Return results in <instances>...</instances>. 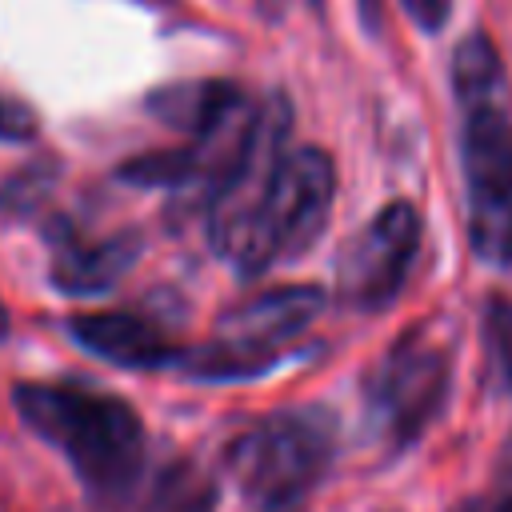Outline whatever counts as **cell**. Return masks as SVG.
<instances>
[{"instance_id": "cell-1", "label": "cell", "mask_w": 512, "mask_h": 512, "mask_svg": "<svg viewBox=\"0 0 512 512\" xmlns=\"http://www.w3.org/2000/svg\"><path fill=\"white\" fill-rule=\"evenodd\" d=\"M20 420L52 444L100 500H124L144 476V424L116 392L76 380H24L12 388Z\"/></svg>"}, {"instance_id": "cell-2", "label": "cell", "mask_w": 512, "mask_h": 512, "mask_svg": "<svg viewBox=\"0 0 512 512\" xmlns=\"http://www.w3.org/2000/svg\"><path fill=\"white\" fill-rule=\"evenodd\" d=\"M332 196V156L324 148H296L272 164L260 196L212 212V244L240 276H260L276 260H292L316 244L328 224Z\"/></svg>"}, {"instance_id": "cell-3", "label": "cell", "mask_w": 512, "mask_h": 512, "mask_svg": "<svg viewBox=\"0 0 512 512\" xmlns=\"http://www.w3.org/2000/svg\"><path fill=\"white\" fill-rule=\"evenodd\" d=\"M336 456L332 420L320 408L272 412L240 428L224 464L252 512H304Z\"/></svg>"}, {"instance_id": "cell-4", "label": "cell", "mask_w": 512, "mask_h": 512, "mask_svg": "<svg viewBox=\"0 0 512 512\" xmlns=\"http://www.w3.org/2000/svg\"><path fill=\"white\" fill-rule=\"evenodd\" d=\"M324 292L316 284H284L256 292L228 308L216 324V336L196 352H184V372L208 384L252 380L272 372L288 348L316 324L324 312Z\"/></svg>"}, {"instance_id": "cell-5", "label": "cell", "mask_w": 512, "mask_h": 512, "mask_svg": "<svg viewBox=\"0 0 512 512\" xmlns=\"http://www.w3.org/2000/svg\"><path fill=\"white\" fill-rule=\"evenodd\" d=\"M452 388V352L432 324L408 328L364 376V404L384 448L404 452L440 416Z\"/></svg>"}, {"instance_id": "cell-6", "label": "cell", "mask_w": 512, "mask_h": 512, "mask_svg": "<svg viewBox=\"0 0 512 512\" xmlns=\"http://www.w3.org/2000/svg\"><path fill=\"white\" fill-rule=\"evenodd\" d=\"M464 196L468 240L484 264H512V120L492 96L464 100Z\"/></svg>"}, {"instance_id": "cell-7", "label": "cell", "mask_w": 512, "mask_h": 512, "mask_svg": "<svg viewBox=\"0 0 512 512\" xmlns=\"http://www.w3.org/2000/svg\"><path fill=\"white\" fill-rule=\"evenodd\" d=\"M420 252V212L404 200L384 204L336 264V292L364 312L388 308Z\"/></svg>"}, {"instance_id": "cell-8", "label": "cell", "mask_w": 512, "mask_h": 512, "mask_svg": "<svg viewBox=\"0 0 512 512\" xmlns=\"http://www.w3.org/2000/svg\"><path fill=\"white\" fill-rule=\"evenodd\" d=\"M72 340L116 368H168L184 360V344L140 312H84L68 324Z\"/></svg>"}, {"instance_id": "cell-9", "label": "cell", "mask_w": 512, "mask_h": 512, "mask_svg": "<svg viewBox=\"0 0 512 512\" xmlns=\"http://www.w3.org/2000/svg\"><path fill=\"white\" fill-rule=\"evenodd\" d=\"M144 248L140 232H116L104 240H68L52 260V284L64 296H96L124 280Z\"/></svg>"}, {"instance_id": "cell-10", "label": "cell", "mask_w": 512, "mask_h": 512, "mask_svg": "<svg viewBox=\"0 0 512 512\" xmlns=\"http://www.w3.org/2000/svg\"><path fill=\"white\" fill-rule=\"evenodd\" d=\"M244 104V92L232 80H192V84H168L148 96V112L188 136L208 132L228 112Z\"/></svg>"}, {"instance_id": "cell-11", "label": "cell", "mask_w": 512, "mask_h": 512, "mask_svg": "<svg viewBox=\"0 0 512 512\" xmlns=\"http://www.w3.org/2000/svg\"><path fill=\"white\" fill-rule=\"evenodd\" d=\"M140 512H212V480L196 472L188 460L168 464L148 484Z\"/></svg>"}, {"instance_id": "cell-12", "label": "cell", "mask_w": 512, "mask_h": 512, "mask_svg": "<svg viewBox=\"0 0 512 512\" xmlns=\"http://www.w3.org/2000/svg\"><path fill=\"white\" fill-rule=\"evenodd\" d=\"M480 340H484V372L492 388L500 396H512V296L484 300Z\"/></svg>"}, {"instance_id": "cell-13", "label": "cell", "mask_w": 512, "mask_h": 512, "mask_svg": "<svg viewBox=\"0 0 512 512\" xmlns=\"http://www.w3.org/2000/svg\"><path fill=\"white\" fill-rule=\"evenodd\" d=\"M452 80H456V96L460 100H476V96H492L500 84V56L492 48V40L484 32H472L460 40L456 56H452Z\"/></svg>"}, {"instance_id": "cell-14", "label": "cell", "mask_w": 512, "mask_h": 512, "mask_svg": "<svg viewBox=\"0 0 512 512\" xmlns=\"http://www.w3.org/2000/svg\"><path fill=\"white\" fill-rule=\"evenodd\" d=\"M492 496H484L488 500V512H512V432H508V440H504V448H500V456H496V472H492Z\"/></svg>"}, {"instance_id": "cell-15", "label": "cell", "mask_w": 512, "mask_h": 512, "mask_svg": "<svg viewBox=\"0 0 512 512\" xmlns=\"http://www.w3.org/2000/svg\"><path fill=\"white\" fill-rule=\"evenodd\" d=\"M28 136H36V116H32V108H24V104L0 96V140H28Z\"/></svg>"}, {"instance_id": "cell-16", "label": "cell", "mask_w": 512, "mask_h": 512, "mask_svg": "<svg viewBox=\"0 0 512 512\" xmlns=\"http://www.w3.org/2000/svg\"><path fill=\"white\" fill-rule=\"evenodd\" d=\"M400 4L408 8V16H412L424 32L444 28V20H448V12H452V0H400Z\"/></svg>"}, {"instance_id": "cell-17", "label": "cell", "mask_w": 512, "mask_h": 512, "mask_svg": "<svg viewBox=\"0 0 512 512\" xmlns=\"http://www.w3.org/2000/svg\"><path fill=\"white\" fill-rule=\"evenodd\" d=\"M452 512H488V500H484V496H472V500H464V504H456Z\"/></svg>"}, {"instance_id": "cell-18", "label": "cell", "mask_w": 512, "mask_h": 512, "mask_svg": "<svg viewBox=\"0 0 512 512\" xmlns=\"http://www.w3.org/2000/svg\"><path fill=\"white\" fill-rule=\"evenodd\" d=\"M280 8H284V0H260V12L272 20V16H280Z\"/></svg>"}, {"instance_id": "cell-19", "label": "cell", "mask_w": 512, "mask_h": 512, "mask_svg": "<svg viewBox=\"0 0 512 512\" xmlns=\"http://www.w3.org/2000/svg\"><path fill=\"white\" fill-rule=\"evenodd\" d=\"M0 336H8V312H4V304H0Z\"/></svg>"}]
</instances>
